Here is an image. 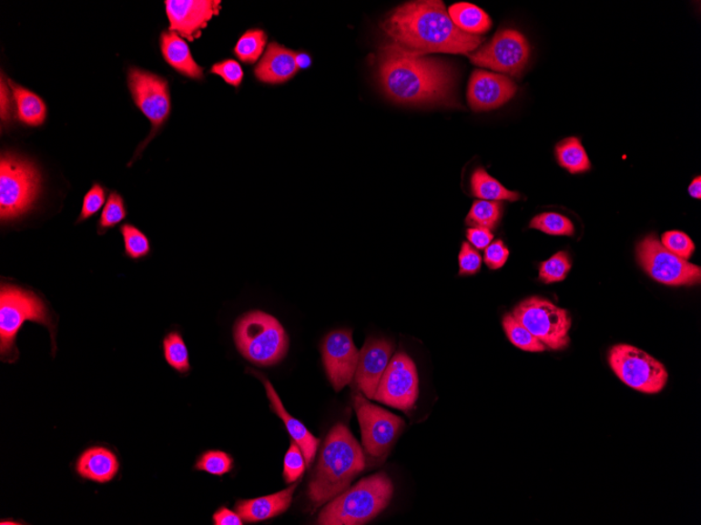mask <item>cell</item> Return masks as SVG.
I'll use <instances>...</instances> for the list:
<instances>
[{
  "instance_id": "1",
  "label": "cell",
  "mask_w": 701,
  "mask_h": 525,
  "mask_svg": "<svg viewBox=\"0 0 701 525\" xmlns=\"http://www.w3.org/2000/svg\"><path fill=\"white\" fill-rule=\"evenodd\" d=\"M378 79L391 101L408 106L455 105L453 71L440 59L422 56L396 44L381 46Z\"/></svg>"
},
{
  "instance_id": "2",
  "label": "cell",
  "mask_w": 701,
  "mask_h": 525,
  "mask_svg": "<svg viewBox=\"0 0 701 525\" xmlns=\"http://www.w3.org/2000/svg\"><path fill=\"white\" fill-rule=\"evenodd\" d=\"M381 27L394 44L422 56L471 54L483 43V37L458 29L440 0H417L397 6Z\"/></svg>"
},
{
  "instance_id": "3",
  "label": "cell",
  "mask_w": 701,
  "mask_h": 525,
  "mask_svg": "<svg viewBox=\"0 0 701 525\" xmlns=\"http://www.w3.org/2000/svg\"><path fill=\"white\" fill-rule=\"evenodd\" d=\"M366 467V459L359 441L342 424L328 434L320 455L319 464L309 485V499L321 506L345 492L357 475Z\"/></svg>"
},
{
  "instance_id": "4",
  "label": "cell",
  "mask_w": 701,
  "mask_h": 525,
  "mask_svg": "<svg viewBox=\"0 0 701 525\" xmlns=\"http://www.w3.org/2000/svg\"><path fill=\"white\" fill-rule=\"evenodd\" d=\"M394 487L389 476L381 472L361 480L353 488L336 496L321 510V525H361L380 515L393 496Z\"/></svg>"
},
{
  "instance_id": "5",
  "label": "cell",
  "mask_w": 701,
  "mask_h": 525,
  "mask_svg": "<svg viewBox=\"0 0 701 525\" xmlns=\"http://www.w3.org/2000/svg\"><path fill=\"white\" fill-rule=\"evenodd\" d=\"M25 321H34L50 329L55 340V324L46 304L27 289L3 283L0 291V354L3 361L17 360L16 336Z\"/></svg>"
},
{
  "instance_id": "6",
  "label": "cell",
  "mask_w": 701,
  "mask_h": 525,
  "mask_svg": "<svg viewBox=\"0 0 701 525\" xmlns=\"http://www.w3.org/2000/svg\"><path fill=\"white\" fill-rule=\"evenodd\" d=\"M235 341L240 354L258 366L279 363L289 348L283 326L277 318L260 310L239 318L235 327Z\"/></svg>"
},
{
  "instance_id": "7",
  "label": "cell",
  "mask_w": 701,
  "mask_h": 525,
  "mask_svg": "<svg viewBox=\"0 0 701 525\" xmlns=\"http://www.w3.org/2000/svg\"><path fill=\"white\" fill-rule=\"evenodd\" d=\"M41 177L31 162L11 154L0 161V218L11 222L32 208L40 192Z\"/></svg>"
},
{
  "instance_id": "8",
  "label": "cell",
  "mask_w": 701,
  "mask_h": 525,
  "mask_svg": "<svg viewBox=\"0 0 701 525\" xmlns=\"http://www.w3.org/2000/svg\"><path fill=\"white\" fill-rule=\"evenodd\" d=\"M608 362L624 384L645 395L662 392L668 383L669 374L664 364L632 345H615L609 350Z\"/></svg>"
},
{
  "instance_id": "9",
  "label": "cell",
  "mask_w": 701,
  "mask_h": 525,
  "mask_svg": "<svg viewBox=\"0 0 701 525\" xmlns=\"http://www.w3.org/2000/svg\"><path fill=\"white\" fill-rule=\"evenodd\" d=\"M513 315L547 348L560 350L568 347L572 328L568 310L540 297H532L519 303Z\"/></svg>"
},
{
  "instance_id": "10",
  "label": "cell",
  "mask_w": 701,
  "mask_h": 525,
  "mask_svg": "<svg viewBox=\"0 0 701 525\" xmlns=\"http://www.w3.org/2000/svg\"><path fill=\"white\" fill-rule=\"evenodd\" d=\"M639 265L651 278L663 285L691 287L701 280V268L679 258L662 245L655 234L648 235L636 247Z\"/></svg>"
},
{
  "instance_id": "11",
  "label": "cell",
  "mask_w": 701,
  "mask_h": 525,
  "mask_svg": "<svg viewBox=\"0 0 701 525\" xmlns=\"http://www.w3.org/2000/svg\"><path fill=\"white\" fill-rule=\"evenodd\" d=\"M529 55L531 48L521 33L503 30L498 32L489 44L467 54V57L472 65L517 77L524 71Z\"/></svg>"
},
{
  "instance_id": "12",
  "label": "cell",
  "mask_w": 701,
  "mask_h": 525,
  "mask_svg": "<svg viewBox=\"0 0 701 525\" xmlns=\"http://www.w3.org/2000/svg\"><path fill=\"white\" fill-rule=\"evenodd\" d=\"M354 409L361 428L364 450L371 458H384L400 435L403 419L371 404L361 393L354 396Z\"/></svg>"
},
{
  "instance_id": "13",
  "label": "cell",
  "mask_w": 701,
  "mask_h": 525,
  "mask_svg": "<svg viewBox=\"0 0 701 525\" xmlns=\"http://www.w3.org/2000/svg\"><path fill=\"white\" fill-rule=\"evenodd\" d=\"M418 393L419 381L414 362L405 352H397L378 384L374 399L409 412L416 403Z\"/></svg>"
},
{
  "instance_id": "14",
  "label": "cell",
  "mask_w": 701,
  "mask_h": 525,
  "mask_svg": "<svg viewBox=\"0 0 701 525\" xmlns=\"http://www.w3.org/2000/svg\"><path fill=\"white\" fill-rule=\"evenodd\" d=\"M127 82L136 106L150 121L154 130L159 129L170 113L168 81L160 76L130 67Z\"/></svg>"
},
{
  "instance_id": "15",
  "label": "cell",
  "mask_w": 701,
  "mask_h": 525,
  "mask_svg": "<svg viewBox=\"0 0 701 525\" xmlns=\"http://www.w3.org/2000/svg\"><path fill=\"white\" fill-rule=\"evenodd\" d=\"M321 354L328 378L336 391L352 382L360 358L352 330L340 329L330 333L322 342Z\"/></svg>"
},
{
  "instance_id": "16",
  "label": "cell",
  "mask_w": 701,
  "mask_h": 525,
  "mask_svg": "<svg viewBox=\"0 0 701 525\" xmlns=\"http://www.w3.org/2000/svg\"><path fill=\"white\" fill-rule=\"evenodd\" d=\"M170 32L190 41L201 35L213 16L221 9L215 0H168L165 2Z\"/></svg>"
},
{
  "instance_id": "17",
  "label": "cell",
  "mask_w": 701,
  "mask_h": 525,
  "mask_svg": "<svg viewBox=\"0 0 701 525\" xmlns=\"http://www.w3.org/2000/svg\"><path fill=\"white\" fill-rule=\"evenodd\" d=\"M517 89L515 83L504 75L475 71L467 88V101L475 112H489L513 99Z\"/></svg>"
},
{
  "instance_id": "18",
  "label": "cell",
  "mask_w": 701,
  "mask_h": 525,
  "mask_svg": "<svg viewBox=\"0 0 701 525\" xmlns=\"http://www.w3.org/2000/svg\"><path fill=\"white\" fill-rule=\"evenodd\" d=\"M394 344L386 338H369L360 351L355 382L368 399H373L378 384L393 354Z\"/></svg>"
},
{
  "instance_id": "19",
  "label": "cell",
  "mask_w": 701,
  "mask_h": 525,
  "mask_svg": "<svg viewBox=\"0 0 701 525\" xmlns=\"http://www.w3.org/2000/svg\"><path fill=\"white\" fill-rule=\"evenodd\" d=\"M259 379H262L264 383L267 397L269 398L271 403V409L278 416L284 421L289 434L291 435L292 439L297 443L302 454L305 456L306 465L310 467L315 458L316 450H318L320 445V439H316L314 435L307 429L301 421L294 419L289 414L283 403L278 395L276 389L269 382V379H266L262 375H259L258 372L252 371Z\"/></svg>"
},
{
  "instance_id": "20",
  "label": "cell",
  "mask_w": 701,
  "mask_h": 525,
  "mask_svg": "<svg viewBox=\"0 0 701 525\" xmlns=\"http://www.w3.org/2000/svg\"><path fill=\"white\" fill-rule=\"evenodd\" d=\"M298 483L289 487L280 492L259 497V499L249 500H239L237 502V513L245 522H259L271 520L286 512L290 507L292 497Z\"/></svg>"
},
{
  "instance_id": "21",
  "label": "cell",
  "mask_w": 701,
  "mask_h": 525,
  "mask_svg": "<svg viewBox=\"0 0 701 525\" xmlns=\"http://www.w3.org/2000/svg\"><path fill=\"white\" fill-rule=\"evenodd\" d=\"M299 72L295 53L278 44H271L256 68L259 81L269 85H280L294 77Z\"/></svg>"
},
{
  "instance_id": "22",
  "label": "cell",
  "mask_w": 701,
  "mask_h": 525,
  "mask_svg": "<svg viewBox=\"0 0 701 525\" xmlns=\"http://www.w3.org/2000/svg\"><path fill=\"white\" fill-rule=\"evenodd\" d=\"M160 45L165 61L177 72L195 80L204 78L203 68L192 57L188 45L177 33L164 32Z\"/></svg>"
},
{
  "instance_id": "23",
  "label": "cell",
  "mask_w": 701,
  "mask_h": 525,
  "mask_svg": "<svg viewBox=\"0 0 701 525\" xmlns=\"http://www.w3.org/2000/svg\"><path fill=\"white\" fill-rule=\"evenodd\" d=\"M118 469L119 462L116 455L101 447L88 449L77 462L81 478L99 483L111 481Z\"/></svg>"
},
{
  "instance_id": "24",
  "label": "cell",
  "mask_w": 701,
  "mask_h": 525,
  "mask_svg": "<svg viewBox=\"0 0 701 525\" xmlns=\"http://www.w3.org/2000/svg\"><path fill=\"white\" fill-rule=\"evenodd\" d=\"M6 81L12 89L14 99H15L18 119L29 126H43L47 113L44 100L12 80L6 79Z\"/></svg>"
},
{
  "instance_id": "25",
  "label": "cell",
  "mask_w": 701,
  "mask_h": 525,
  "mask_svg": "<svg viewBox=\"0 0 701 525\" xmlns=\"http://www.w3.org/2000/svg\"><path fill=\"white\" fill-rule=\"evenodd\" d=\"M448 12L458 29L471 35L489 32L493 25L486 12L472 4L457 3L451 5Z\"/></svg>"
},
{
  "instance_id": "26",
  "label": "cell",
  "mask_w": 701,
  "mask_h": 525,
  "mask_svg": "<svg viewBox=\"0 0 701 525\" xmlns=\"http://www.w3.org/2000/svg\"><path fill=\"white\" fill-rule=\"evenodd\" d=\"M555 156L561 167L570 174H582L591 169V163L580 139L572 136L555 146Z\"/></svg>"
},
{
  "instance_id": "27",
  "label": "cell",
  "mask_w": 701,
  "mask_h": 525,
  "mask_svg": "<svg viewBox=\"0 0 701 525\" xmlns=\"http://www.w3.org/2000/svg\"><path fill=\"white\" fill-rule=\"evenodd\" d=\"M471 185L472 195L483 200H492V202L511 200V202H515V200L520 199L519 193L506 189L496 178L492 177L483 168L473 171Z\"/></svg>"
},
{
  "instance_id": "28",
  "label": "cell",
  "mask_w": 701,
  "mask_h": 525,
  "mask_svg": "<svg viewBox=\"0 0 701 525\" xmlns=\"http://www.w3.org/2000/svg\"><path fill=\"white\" fill-rule=\"evenodd\" d=\"M503 328L508 340L514 347L531 352H542L547 349L545 345L539 341L513 314L505 315Z\"/></svg>"
},
{
  "instance_id": "29",
  "label": "cell",
  "mask_w": 701,
  "mask_h": 525,
  "mask_svg": "<svg viewBox=\"0 0 701 525\" xmlns=\"http://www.w3.org/2000/svg\"><path fill=\"white\" fill-rule=\"evenodd\" d=\"M502 216V207L499 202L492 200H477L472 204L465 224L472 227H484L493 230L496 227Z\"/></svg>"
},
{
  "instance_id": "30",
  "label": "cell",
  "mask_w": 701,
  "mask_h": 525,
  "mask_svg": "<svg viewBox=\"0 0 701 525\" xmlns=\"http://www.w3.org/2000/svg\"><path fill=\"white\" fill-rule=\"evenodd\" d=\"M165 360L180 374L190 370L189 356L187 344L178 331H171L163 341Z\"/></svg>"
},
{
  "instance_id": "31",
  "label": "cell",
  "mask_w": 701,
  "mask_h": 525,
  "mask_svg": "<svg viewBox=\"0 0 701 525\" xmlns=\"http://www.w3.org/2000/svg\"><path fill=\"white\" fill-rule=\"evenodd\" d=\"M267 45V36L262 30L247 31L235 47L237 57L245 64H256L262 56Z\"/></svg>"
},
{
  "instance_id": "32",
  "label": "cell",
  "mask_w": 701,
  "mask_h": 525,
  "mask_svg": "<svg viewBox=\"0 0 701 525\" xmlns=\"http://www.w3.org/2000/svg\"><path fill=\"white\" fill-rule=\"evenodd\" d=\"M529 227L549 235L573 237L574 227L570 220L559 213L546 212L533 218Z\"/></svg>"
},
{
  "instance_id": "33",
  "label": "cell",
  "mask_w": 701,
  "mask_h": 525,
  "mask_svg": "<svg viewBox=\"0 0 701 525\" xmlns=\"http://www.w3.org/2000/svg\"><path fill=\"white\" fill-rule=\"evenodd\" d=\"M123 241H125L126 255L130 259H141L150 253V243L146 234L133 225L126 224L121 227Z\"/></svg>"
},
{
  "instance_id": "34",
  "label": "cell",
  "mask_w": 701,
  "mask_h": 525,
  "mask_svg": "<svg viewBox=\"0 0 701 525\" xmlns=\"http://www.w3.org/2000/svg\"><path fill=\"white\" fill-rule=\"evenodd\" d=\"M127 217L125 200L118 192H112L103 209L98 223V233L105 234L115 226L120 224Z\"/></svg>"
},
{
  "instance_id": "35",
  "label": "cell",
  "mask_w": 701,
  "mask_h": 525,
  "mask_svg": "<svg viewBox=\"0 0 701 525\" xmlns=\"http://www.w3.org/2000/svg\"><path fill=\"white\" fill-rule=\"evenodd\" d=\"M572 268V262L566 252H559L551 259L542 262L540 267V280L544 283L563 281Z\"/></svg>"
},
{
  "instance_id": "36",
  "label": "cell",
  "mask_w": 701,
  "mask_h": 525,
  "mask_svg": "<svg viewBox=\"0 0 701 525\" xmlns=\"http://www.w3.org/2000/svg\"><path fill=\"white\" fill-rule=\"evenodd\" d=\"M235 460L223 451H208L198 459L196 469L212 475L223 476L229 473Z\"/></svg>"
},
{
  "instance_id": "37",
  "label": "cell",
  "mask_w": 701,
  "mask_h": 525,
  "mask_svg": "<svg viewBox=\"0 0 701 525\" xmlns=\"http://www.w3.org/2000/svg\"><path fill=\"white\" fill-rule=\"evenodd\" d=\"M661 243L666 250L685 260H688L693 253L696 252V245H694L688 235L684 232H665L662 237Z\"/></svg>"
},
{
  "instance_id": "38",
  "label": "cell",
  "mask_w": 701,
  "mask_h": 525,
  "mask_svg": "<svg viewBox=\"0 0 701 525\" xmlns=\"http://www.w3.org/2000/svg\"><path fill=\"white\" fill-rule=\"evenodd\" d=\"M305 456L302 454L300 446L291 441L290 448L286 453L284 459V479L286 482L292 483L297 481L304 474L306 469Z\"/></svg>"
},
{
  "instance_id": "39",
  "label": "cell",
  "mask_w": 701,
  "mask_h": 525,
  "mask_svg": "<svg viewBox=\"0 0 701 525\" xmlns=\"http://www.w3.org/2000/svg\"><path fill=\"white\" fill-rule=\"evenodd\" d=\"M107 190L99 184H94L84 199L78 223L85 222L89 217L97 214L106 204Z\"/></svg>"
},
{
  "instance_id": "40",
  "label": "cell",
  "mask_w": 701,
  "mask_h": 525,
  "mask_svg": "<svg viewBox=\"0 0 701 525\" xmlns=\"http://www.w3.org/2000/svg\"><path fill=\"white\" fill-rule=\"evenodd\" d=\"M210 73L218 75L226 83L236 87L240 86L244 78L242 66L232 59L218 62L211 67Z\"/></svg>"
},
{
  "instance_id": "41",
  "label": "cell",
  "mask_w": 701,
  "mask_h": 525,
  "mask_svg": "<svg viewBox=\"0 0 701 525\" xmlns=\"http://www.w3.org/2000/svg\"><path fill=\"white\" fill-rule=\"evenodd\" d=\"M483 265V258L471 244L463 243L462 251L459 253V274L473 275L480 271Z\"/></svg>"
},
{
  "instance_id": "42",
  "label": "cell",
  "mask_w": 701,
  "mask_h": 525,
  "mask_svg": "<svg viewBox=\"0 0 701 525\" xmlns=\"http://www.w3.org/2000/svg\"><path fill=\"white\" fill-rule=\"evenodd\" d=\"M6 81L4 78V76H2V88H0V116H2L3 123L5 124V126H9L10 123L14 121V117H15V115H17L16 112V103L15 99H14V95L12 93V89L8 85H6Z\"/></svg>"
},
{
  "instance_id": "43",
  "label": "cell",
  "mask_w": 701,
  "mask_h": 525,
  "mask_svg": "<svg viewBox=\"0 0 701 525\" xmlns=\"http://www.w3.org/2000/svg\"><path fill=\"white\" fill-rule=\"evenodd\" d=\"M508 257H510V250L502 240L494 241L485 248L484 261L486 266L492 269H499L503 267Z\"/></svg>"
},
{
  "instance_id": "44",
  "label": "cell",
  "mask_w": 701,
  "mask_h": 525,
  "mask_svg": "<svg viewBox=\"0 0 701 525\" xmlns=\"http://www.w3.org/2000/svg\"><path fill=\"white\" fill-rule=\"evenodd\" d=\"M466 237L471 245L479 248V250H485L492 244L493 234L491 230L484 229V227H471V229L466 231Z\"/></svg>"
},
{
  "instance_id": "45",
  "label": "cell",
  "mask_w": 701,
  "mask_h": 525,
  "mask_svg": "<svg viewBox=\"0 0 701 525\" xmlns=\"http://www.w3.org/2000/svg\"><path fill=\"white\" fill-rule=\"evenodd\" d=\"M243 520L238 513L227 508H221L213 515V523L216 525H243Z\"/></svg>"
},
{
  "instance_id": "46",
  "label": "cell",
  "mask_w": 701,
  "mask_h": 525,
  "mask_svg": "<svg viewBox=\"0 0 701 525\" xmlns=\"http://www.w3.org/2000/svg\"><path fill=\"white\" fill-rule=\"evenodd\" d=\"M295 61H297L299 70L300 68V70H306V68L310 67L312 65L311 57L306 53L295 54Z\"/></svg>"
},
{
  "instance_id": "47",
  "label": "cell",
  "mask_w": 701,
  "mask_h": 525,
  "mask_svg": "<svg viewBox=\"0 0 701 525\" xmlns=\"http://www.w3.org/2000/svg\"><path fill=\"white\" fill-rule=\"evenodd\" d=\"M689 193L692 197L694 198H701V178L700 177H697L696 178H694V181L690 185L689 187Z\"/></svg>"
}]
</instances>
